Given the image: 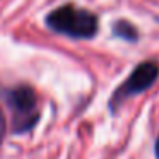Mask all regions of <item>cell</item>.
<instances>
[{
    "mask_svg": "<svg viewBox=\"0 0 159 159\" xmlns=\"http://www.w3.org/2000/svg\"><path fill=\"white\" fill-rule=\"evenodd\" d=\"M46 24L55 33L77 39L93 38L98 33V17L89 11L75 9L72 5L58 7L46 17Z\"/></svg>",
    "mask_w": 159,
    "mask_h": 159,
    "instance_id": "obj_1",
    "label": "cell"
},
{
    "mask_svg": "<svg viewBox=\"0 0 159 159\" xmlns=\"http://www.w3.org/2000/svg\"><path fill=\"white\" fill-rule=\"evenodd\" d=\"M157 75H159V67L154 62H142L140 65H137L134 69V72L128 75V79L116 89L113 99H111V106H115L116 101L121 103L125 98H130L142 93V91H147L157 80Z\"/></svg>",
    "mask_w": 159,
    "mask_h": 159,
    "instance_id": "obj_2",
    "label": "cell"
},
{
    "mask_svg": "<svg viewBox=\"0 0 159 159\" xmlns=\"http://www.w3.org/2000/svg\"><path fill=\"white\" fill-rule=\"evenodd\" d=\"M9 101L12 110L16 111V120H29L31 123L34 121V116H31V113L36 106V96L31 87L22 86L14 89L9 94Z\"/></svg>",
    "mask_w": 159,
    "mask_h": 159,
    "instance_id": "obj_3",
    "label": "cell"
},
{
    "mask_svg": "<svg viewBox=\"0 0 159 159\" xmlns=\"http://www.w3.org/2000/svg\"><path fill=\"white\" fill-rule=\"evenodd\" d=\"M113 33H115V36L125 38V39H128V41H132V39L135 41V39H137V31H135V28L132 24H128V22H125V21H120L118 24H115Z\"/></svg>",
    "mask_w": 159,
    "mask_h": 159,
    "instance_id": "obj_4",
    "label": "cell"
},
{
    "mask_svg": "<svg viewBox=\"0 0 159 159\" xmlns=\"http://www.w3.org/2000/svg\"><path fill=\"white\" fill-rule=\"evenodd\" d=\"M154 152H156V157L159 159V137H157V140H156V145H154Z\"/></svg>",
    "mask_w": 159,
    "mask_h": 159,
    "instance_id": "obj_5",
    "label": "cell"
}]
</instances>
